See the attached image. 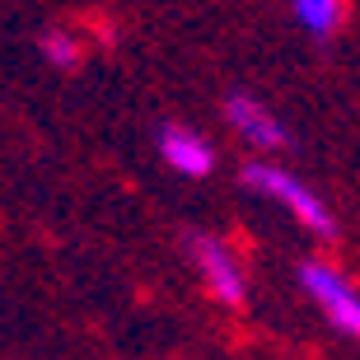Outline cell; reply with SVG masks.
<instances>
[{"label": "cell", "mask_w": 360, "mask_h": 360, "mask_svg": "<svg viewBox=\"0 0 360 360\" xmlns=\"http://www.w3.org/2000/svg\"><path fill=\"white\" fill-rule=\"evenodd\" d=\"M243 187H248L253 197L281 206L295 225L304 229V234H314L319 243H337L342 225H337L333 206H328V201H323L300 174H295V169H285V164H276V160H248V164H243Z\"/></svg>", "instance_id": "6da1fadb"}, {"label": "cell", "mask_w": 360, "mask_h": 360, "mask_svg": "<svg viewBox=\"0 0 360 360\" xmlns=\"http://www.w3.org/2000/svg\"><path fill=\"white\" fill-rule=\"evenodd\" d=\"M295 281H300V290L309 295V304L323 314V323L342 337H356L360 333V295L351 285V276L337 262L328 257H304L300 267H295Z\"/></svg>", "instance_id": "7a4b0ae2"}, {"label": "cell", "mask_w": 360, "mask_h": 360, "mask_svg": "<svg viewBox=\"0 0 360 360\" xmlns=\"http://www.w3.org/2000/svg\"><path fill=\"white\" fill-rule=\"evenodd\" d=\"M183 248H187V257H192L197 276L206 281V290H211L225 309H239L243 300H248V271H243L239 253H234L220 234L187 229V234H183Z\"/></svg>", "instance_id": "3957f363"}, {"label": "cell", "mask_w": 360, "mask_h": 360, "mask_svg": "<svg viewBox=\"0 0 360 360\" xmlns=\"http://www.w3.org/2000/svg\"><path fill=\"white\" fill-rule=\"evenodd\" d=\"M220 112H225L229 131L239 136L243 146H253V150H257V160H267V155H276V150L290 146V136H285V122H281L276 112H271V108L257 98V94H248V89L225 94Z\"/></svg>", "instance_id": "277c9868"}, {"label": "cell", "mask_w": 360, "mask_h": 360, "mask_svg": "<svg viewBox=\"0 0 360 360\" xmlns=\"http://www.w3.org/2000/svg\"><path fill=\"white\" fill-rule=\"evenodd\" d=\"M155 146H160V160L178 178H211L215 174V146L201 131L183 127V122H164Z\"/></svg>", "instance_id": "5b68a950"}, {"label": "cell", "mask_w": 360, "mask_h": 360, "mask_svg": "<svg viewBox=\"0 0 360 360\" xmlns=\"http://www.w3.org/2000/svg\"><path fill=\"white\" fill-rule=\"evenodd\" d=\"M290 14L309 38H333L347 19V0H290Z\"/></svg>", "instance_id": "8992f818"}, {"label": "cell", "mask_w": 360, "mask_h": 360, "mask_svg": "<svg viewBox=\"0 0 360 360\" xmlns=\"http://www.w3.org/2000/svg\"><path fill=\"white\" fill-rule=\"evenodd\" d=\"M38 47H42V56H47V61H52L56 70H75V66L84 61L80 38H75V33H66V28H47Z\"/></svg>", "instance_id": "52a82bcc"}]
</instances>
